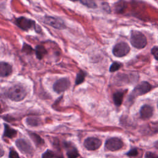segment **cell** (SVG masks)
Masks as SVG:
<instances>
[{"label": "cell", "instance_id": "4fadbf2b", "mask_svg": "<svg viewBox=\"0 0 158 158\" xmlns=\"http://www.w3.org/2000/svg\"><path fill=\"white\" fill-rule=\"evenodd\" d=\"M12 66L5 62L0 63V75L1 77H6L10 75L12 73Z\"/></svg>", "mask_w": 158, "mask_h": 158}, {"label": "cell", "instance_id": "ac0fdd59", "mask_svg": "<svg viewBox=\"0 0 158 158\" xmlns=\"http://www.w3.org/2000/svg\"><path fill=\"white\" fill-rule=\"evenodd\" d=\"M75 1H79L82 4L88 7L89 8H96L97 7L96 4L93 0H72Z\"/></svg>", "mask_w": 158, "mask_h": 158}, {"label": "cell", "instance_id": "e0dca14e", "mask_svg": "<svg viewBox=\"0 0 158 158\" xmlns=\"http://www.w3.org/2000/svg\"><path fill=\"white\" fill-rule=\"evenodd\" d=\"M30 138H31V139L33 141V142L35 143V144H36V146L37 147L39 146H41L42 145L44 144V141L43 139L37 134L34 133H29Z\"/></svg>", "mask_w": 158, "mask_h": 158}, {"label": "cell", "instance_id": "9c48e42d", "mask_svg": "<svg viewBox=\"0 0 158 158\" xmlns=\"http://www.w3.org/2000/svg\"><path fill=\"white\" fill-rule=\"evenodd\" d=\"M17 148L23 154H30L33 151V149L29 142L23 139H19L15 142Z\"/></svg>", "mask_w": 158, "mask_h": 158}, {"label": "cell", "instance_id": "7a4b0ae2", "mask_svg": "<svg viewBox=\"0 0 158 158\" xmlns=\"http://www.w3.org/2000/svg\"><path fill=\"white\" fill-rule=\"evenodd\" d=\"M151 89L152 85L150 83L147 81H142L133 89L128 98V101L133 102L136 97L148 93Z\"/></svg>", "mask_w": 158, "mask_h": 158}, {"label": "cell", "instance_id": "ba28073f", "mask_svg": "<svg viewBox=\"0 0 158 158\" xmlns=\"http://www.w3.org/2000/svg\"><path fill=\"white\" fill-rule=\"evenodd\" d=\"M70 85V82L67 78H62L57 80L53 85V89L57 93H60L67 90Z\"/></svg>", "mask_w": 158, "mask_h": 158}, {"label": "cell", "instance_id": "484cf974", "mask_svg": "<svg viewBox=\"0 0 158 158\" xmlns=\"http://www.w3.org/2000/svg\"><path fill=\"white\" fill-rule=\"evenodd\" d=\"M151 53L154 56V58L156 60H158V48L157 47H154L151 49Z\"/></svg>", "mask_w": 158, "mask_h": 158}, {"label": "cell", "instance_id": "603a6c76", "mask_svg": "<svg viewBox=\"0 0 158 158\" xmlns=\"http://www.w3.org/2000/svg\"><path fill=\"white\" fill-rule=\"evenodd\" d=\"M32 51H33V49L30 46H29L25 43L23 44V48H22V51L25 52L27 54H30V53H31Z\"/></svg>", "mask_w": 158, "mask_h": 158}, {"label": "cell", "instance_id": "277c9868", "mask_svg": "<svg viewBox=\"0 0 158 158\" xmlns=\"http://www.w3.org/2000/svg\"><path fill=\"white\" fill-rule=\"evenodd\" d=\"M130 51V46L127 43L120 42L117 43L113 48V54L118 57H121L126 56Z\"/></svg>", "mask_w": 158, "mask_h": 158}, {"label": "cell", "instance_id": "52a82bcc", "mask_svg": "<svg viewBox=\"0 0 158 158\" xmlns=\"http://www.w3.org/2000/svg\"><path fill=\"white\" fill-rule=\"evenodd\" d=\"M15 23L17 27L23 30H28L35 26V21L24 17H20L16 19Z\"/></svg>", "mask_w": 158, "mask_h": 158}, {"label": "cell", "instance_id": "7402d4cb", "mask_svg": "<svg viewBox=\"0 0 158 158\" xmlns=\"http://www.w3.org/2000/svg\"><path fill=\"white\" fill-rule=\"evenodd\" d=\"M122 67V64L118 62H114L112 64V65L110 67L109 71L110 72H114L117 70H118L120 67Z\"/></svg>", "mask_w": 158, "mask_h": 158}, {"label": "cell", "instance_id": "4316f807", "mask_svg": "<svg viewBox=\"0 0 158 158\" xmlns=\"http://www.w3.org/2000/svg\"><path fill=\"white\" fill-rule=\"evenodd\" d=\"M145 157L146 158H158V155L151 152H148L146 153Z\"/></svg>", "mask_w": 158, "mask_h": 158}, {"label": "cell", "instance_id": "8fae6325", "mask_svg": "<svg viewBox=\"0 0 158 158\" xmlns=\"http://www.w3.org/2000/svg\"><path fill=\"white\" fill-rule=\"evenodd\" d=\"M64 145L68 158H77L79 156V153L77 148L71 143L64 142Z\"/></svg>", "mask_w": 158, "mask_h": 158}, {"label": "cell", "instance_id": "6da1fadb", "mask_svg": "<svg viewBox=\"0 0 158 158\" xmlns=\"http://www.w3.org/2000/svg\"><path fill=\"white\" fill-rule=\"evenodd\" d=\"M26 89L21 85H15L10 87L7 91V97L14 101H20L27 96Z\"/></svg>", "mask_w": 158, "mask_h": 158}, {"label": "cell", "instance_id": "2e32d148", "mask_svg": "<svg viewBox=\"0 0 158 158\" xmlns=\"http://www.w3.org/2000/svg\"><path fill=\"white\" fill-rule=\"evenodd\" d=\"M35 54L38 59H41L47 54V51L43 46L38 45L35 48Z\"/></svg>", "mask_w": 158, "mask_h": 158}, {"label": "cell", "instance_id": "8992f818", "mask_svg": "<svg viewBox=\"0 0 158 158\" xmlns=\"http://www.w3.org/2000/svg\"><path fill=\"white\" fill-rule=\"evenodd\" d=\"M123 146L122 141L118 138H110L105 143V148L107 150L115 151L120 149Z\"/></svg>", "mask_w": 158, "mask_h": 158}, {"label": "cell", "instance_id": "44dd1931", "mask_svg": "<svg viewBox=\"0 0 158 158\" xmlns=\"http://www.w3.org/2000/svg\"><path fill=\"white\" fill-rule=\"evenodd\" d=\"M26 123L27 125L31 127H36L39 125L40 121L38 118L35 117H29L26 119Z\"/></svg>", "mask_w": 158, "mask_h": 158}, {"label": "cell", "instance_id": "5b68a950", "mask_svg": "<svg viewBox=\"0 0 158 158\" xmlns=\"http://www.w3.org/2000/svg\"><path fill=\"white\" fill-rule=\"evenodd\" d=\"M43 22L46 24L58 30H62L66 27L64 22L61 19L54 17L45 16L43 18Z\"/></svg>", "mask_w": 158, "mask_h": 158}, {"label": "cell", "instance_id": "30bf717a", "mask_svg": "<svg viewBox=\"0 0 158 158\" xmlns=\"http://www.w3.org/2000/svg\"><path fill=\"white\" fill-rule=\"evenodd\" d=\"M102 144L101 141L94 137H89L86 138L84 141L85 147L90 151H94L98 149Z\"/></svg>", "mask_w": 158, "mask_h": 158}, {"label": "cell", "instance_id": "83f0119b", "mask_svg": "<svg viewBox=\"0 0 158 158\" xmlns=\"http://www.w3.org/2000/svg\"><path fill=\"white\" fill-rule=\"evenodd\" d=\"M157 107H158V102H157Z\"/></svg>", "mask_w": 158, "mask_h": 158}, {"label": "cell", "instance_id": "ffe728a7", "mask_svg": "<svg viewBox=\"0 0 158 158\" xmlns=\"http://www.w3.org/2000/svg\"><path fill=\"white\" fill-rule=\"evenodd\" d=\"M85 76H86V73L83 71L80 70L77 75L76 79H75V84L79 85V84L83 83L85 80Z\"/></svg>", "mask_w": 158, "mask_h": 158}, {"label": "cell", "instance_id": "9a60e30c", "mask_svg": "<svg viewBox=\"0 0 158 158\" xmlns=\"http://www.w3.org/2000/svg\"><path fill=\"white\" fill-rule=\"evenodd\" d=\"M124 93H125L124 91H118L115 92L113 94V101H114V102L115 106H120L122 104Z\"/></svg>", "mask_w": 158, "mask_h": 158}, {"label": "cell", "instance_id": "3957f363", "mask_svg": "<svg viewBox=\"0 0 158 158\" xmlns=\"http://www.w3.org/2000/svg\"><path fill=\"white\" fill-rule=\"evenodd\" d=\"M130 43L133 47L137 49H142L146 46L147 40L142 33L134 30L131 33Z\"/></svg>", "mask_w": 158, "mask_h": 158}, {"label": "cell", "instance_id": "cb8c5ba5", "mask_svg": "<svg viewBox=\"0 0 158 158\" xmlns=\"http://www.w3.org/2000/svg\"><path fill=\"white\" fill-rule=\"evenodd\" d=\"M9 158H20L17 152L14 151L13 149H10L9 151Z\"/></svg>", "mask_w": 158, "mask_h": 158}, {"label": "cell", "instance_id": "5bb4252c", "mask_svg": "<svg viewBox=\"0 0 158 158\" xmlns=\"http://www.w3.org/2000/svg\"><path fill=\"white\" fill-rule=\"evenodd\" d=\"M4 133L3 136L4 137H7L9 138H12L15 136L17 135V131L10 127H9L7 124H4Z\"/></svg>", "mask_w": 158, "mask_h": 158}, {"label": "cell", "instance_id": "7c38bea8", "mask_svg": "<svg viewBox=\"0 0 158 158\" xmlns=\"http://www.w3.org/2000/svg\"><path fill=\"white\" fill-rule=\"evenodd\" d=\"M140 117L143 120L150 118L153 114V108L152 106L146 104L143 105L139 110Z\"/></svg>", "mask_w": 158, "mask_h": 158}, {"label": "cell", "instance_id": "d6986e66", "mask_svg": "<svg viewBox=\"0 0 158 158\" xmlns=\"http://www.w3.org/2000/svg\"><path fill=\"white\" fill-rule=\"evenodd\" d=\"M42 158H63L62 156L57 155L51 150H47L42 155Z\"/></svg>", "mask_w": 158, "mask_h": 158}, {"label": "cell", "instance_id": "d4e9b609", "mask_svg": "<svg viewBox=\"0 0 158 158\" xmlns=\"http://www.w3.org/2000/svg\"><path fill=\"white\" fill-rule=\"evenodd\" d=\"M138 150L136 148L134 149H131V150L129 151V152H128L127 153V155L128 156H136L138 155Z\"/></svg>", "mask_w": 158, "mask_h": 158}]
</instances>
